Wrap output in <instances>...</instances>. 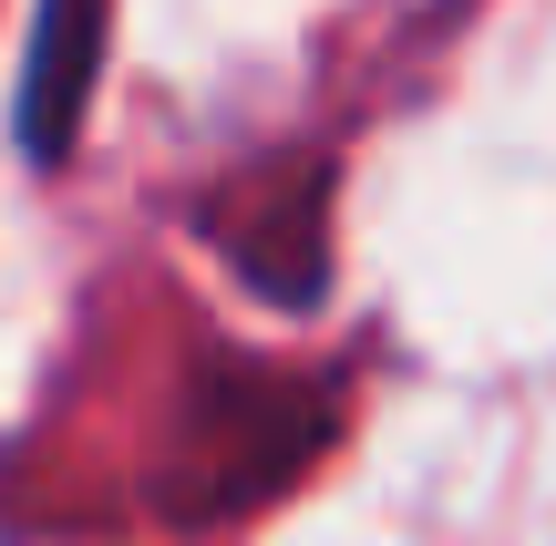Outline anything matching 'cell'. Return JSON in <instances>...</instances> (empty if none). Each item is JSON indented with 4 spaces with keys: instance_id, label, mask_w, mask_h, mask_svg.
Here are the masks:
<instances>
[{
    "instance_id": "6da1fadb",
    "label": "cell",
    "mask_w": 556,
    "mask_h": 546,
    "mask_svg": "<svg viewBox=\"0 0 556 546\" xmlns=\"http://www.w3.org/2000/svg\"><path fill=\"white\" fill-rule=\"evenodd\" d=\"M340 423H351V371L197 341V361L176 371V403H165L155 465H144V506L176 536H227L289 506L319 474V454L340 444Z\"/></svg>"
},
{
    "instance_id": "7a4b0ae2",
    "label": "cell",
    "mask_w": 556,
    "mask_h": 546,
    "mask_svg": "<svg viewBox=\"0 0 556 546\" xmlns=\"http://www.w3.org/2000/svg\"><path fill=\"white\" fill-rule=\"evenodd\" d=\"M330 196H340V165L319 155V144H289V155H258L227 186H206L197 196V238L217 247L258 300L319 309V289H330Z\"/></svg>"
},
{
    "instance_id": "3957f363",
    "label": "cell",
    "mask_w": 556,
    "mask_h": 546,
    "mask_svg": "<svg viewBox=\"0 0 556 546\" xmlns=\"http://www.w3.org/2000/svg\"><path fill=\"white\" fill-rule=\"evenodd\" d=\"M103 41H114V0H41L31 11L21 103H11V135H21L31 165H62L83 144V114H93V82H103Z\"/></svg>"
}]
</instances>
